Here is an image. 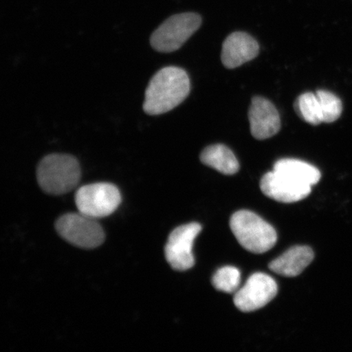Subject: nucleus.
Segmentation results:
<instances>
[{
	"instance_id": "obj_1",
	"label": "nucleus",
	"mask_w": 352,
	"mask_h": 352,
	"mask_svg": "<svg viewBox=\"0 0 352 352\" xmlns=\"http://www.w3.org/2000/svg\"><path fill=\"white\" fill-rule=\"evenodd\" d=\"M190 91V80L182 68L165 67L155 74L145 91L143 105L149 116H160L182 104Z\"/></svg>"
},
{
	"instance_id": "obj_2",
	"label": "nucleus",
	"mask_w": 352,
	"mask_h": 352,
	"mask_svg": "<svg viewBox=\"0 0 352 352\" xmlns=\"http://www.w3.org/2000/svg\"><path fill=\"white\" fill-rule=\"evenodd\" d=\"M80 178L78 160L68 154H50L43 157L38 166V186L48 195H63L72 191Z\"/></svg>"
},
{
	"instance_id": "obj_3",
	"label": "nucleus",
	"mask_w": 352,
	"mask_h": 352,
	"mask_svg": "<svg viewBox=\"0 0 352 352\" xmlns=\"http://www.w3.org/2000/svg\"><path fill=\"white\" fill-rule=\"evenodd\" d=\"M230 228L242 248L250 252L263 254L276 243L274 228L252 211H237L231 217Z\"/></svg>"
},
{
	"instance_id": "obj_4",
	"label": "nucleus",
	"mask_w": 352,
	"mask_h": 352,
	"mask_svg": "<svg viewBox=\"0 0 352 352\" xmlns=\"http://www.w3.org/2000/svg\"><path fill=\"white\" fill-rule=\"evenodd\" d=\"M201 25V17L195 12L171 16L152 34L151 46L160 52L178 50L200 28Z\"/></svg>"
},
{
	"instance_id": "obj_5",
	"label": "nucleus",
	"mask_w": 352,
	"mask_h": 352,
	"mask_svg": "<svg viewBox=\"0 0 352 352\" xmlns=\"http://www.w3.org/2000/svg\"><path fill=\"white\" fill-rule=\"evenodd\" d=\"M63 239L82 249H95L103 244L104 232L96 219L80 212L64 214L56 223Z\"/></svg>"
},
{
	"instance_id": "obj_6",
	"label": "nucleus",
	"mask_w": 352,
	"mask_h": 352,
	"mask_svg": "<svg viewBox=\"0 0 352 352\" xmlns=\"http://www.w3.org/2000/svg\"><path fill=\"white\" fill-rule=\"evenodd\" d=\"M122 197L111 184L96 183L78 189L76 204L78 212L98 219L112 214L120 206Z\"/></svg>"
},
{
	"instance_id": "obj_7",
	"label": "nucleus",
	"mask_w": 352,
	"mask_h": 352,
	"mask_svg": "<svg viewBox=\"0 0 352 352\" xmlns=\"http://www.w3.org/2000/svg\"><path fill=\"white\" fill-rule=\"evenodd\" d=\"M201 230V224L191 223L179 226L170 233L165 246V256L173 270L182 272L195 266L192 245Z\"/></svg>"
},
{
	"instance_id": "obj_8",
	"label": "nucleus",
	"mask_w": 352,
	"mask_h": 352,
	"mask_svg": "<svg viewBox=\"0 0 352 352\" xmlns=\"http://www.w3.org/2000/svg\"><path fill=\"white\" fill-rule=\"evenodd\" d=\"M278 292L274 278L264 274H253L235 293L233 302L243 312H252L265 307Z\"/></svg>"
},
{
	"instance_id": "obj_9",
	"label": "nucleus",
	"mask_w": 352,
	"mask_h": 352,
	"mask_svg": "<svg viewBox=\"0 0 352 352\" xmlns=\"http://www.w3.org/2000/svg\"><path fill=\"white\" fill-rule=\"evenodd\" d=\"M261 188L264 195L283 204L305 199L311 192V186L294 182L275 170L263 176Z\"/></svg>"
},
{
	"instance_id": "obj_10",
	"label": "nucleus",
	"mask_w": 352,
	"mask_h": 352,
	"mask_svg": "<svg viewBox=\"0 0 352 352\" xmlns=\"http://www.w3.org/2000/svg\"><path fill=\"white\" fill-rule=\"evenodd\" d=\"M249 121L254 138L259 140L272 138L280 129V118L274 104L261 96L252 99Z\"/></svg>"
},
{
	"instance_id": "obj_11",
	"label": "nucleus",
	"mask_w": 352,
	"mask_h": 352,
	"mask_svg": "<svg viewBox=\"0 0 352 352\" xmlns=\"http://www.w3.org/2000/svg\"><path fill=\"white\" fill-rule=\"evenodd\" d=\"M259 46L255 39L245 32H234L223 42L221 60L228 69H235L255 58Z\"/></svg>"
},
{
	"instance_id": "obj_12",
	"label": "nucleus",
	"mask_w": 352,
	"mask_h": 352,
	"mask_svg": "<svg viewBox=\"0 0 352 352\" xmlns=\"http://www.w3.org/2000/svg\"><path fill=\"white\" fill-rule=\"evenodd\" d=\"M314 252L308 246H294L270 264L275 274L294 277L300 275L305 268L314 261Z\"/></svg>"
},
{
	"instance_id": "obj_13",
	"label": "nucleus",
	"mask_w": 352,
	"mask_h": 352,
	"mask_svg": "<svg viewBox=\"0 0 352 352\" xmlns=\"http://www.w3.org/2000/svg\"><path fill=\"white\" fill-rule=\"evenodd\" d=\"M200 160L204 165L227 175H234L239 170V162L230 148L223 144H214L201 152Z\"/></svg>"
},
{
	"instance_id": "obj_14",
	"label": "nucleus",
	"mask_w": 352,
	"mask_h": 352,
	"mask_svg": "<svg viewBox=\"0 0 352 352\" xmlns=\"http://www.w3.org/2000/svg\"><path fill=\"white\" fill-rule=\"evenodd\" d=\"M274 170L298 183L315 186L320 182L321 174L314 166L297 160H280L274 165Z\"/></svg>"
},
{
	"instance_id": "obj_15",
	"label": "nucleus",
	"mask_w": 352,
	"mask_h": 352,
	"mask_svg": "<svg viewBox=\"0 0 352 352\" xmlns=\"http://www.w3.org/2000/svg\"><path fill=\"white\" fill-rule=\"evenodd\" d=\"M294 109L298 116L311 125L316 126L323 122L322 111L318 95L312 92H305L298 96Z\"/></svg>"
},
{
	"instance_id": "obj_16",
	"label": "nucleus",
	"mask_w": 352,
	"mask_h": 352,
	"mask_svg": "<svg viewBox=\"0 0 352 352\" xmlns=\"http://www.w3.org/2000/svg\"><path fill=\"white\" fill-rule=\"evenodd\" d=\"M241 283L240 271L234 267L220 268L213 276L214 289L227 294H234L239 289Z\"/></svg>"
},
{
	"instance_id": "obj_17",
	"label": "nucleus",
	"mask_w": 352,
	"mask_h": 352,
	"mask_svg": "<svg viewBox=\"0 0 352 352\" xmlns=\"http://www.w3.org/2000/svg\"><path fill=\"white\" fill-rule=\"evenodd\" d=\"M316 94L320 100L323 122L330 123L338 120L342 111L341 100L332 92L325 90H318Z\"/></svg>"
}]
</instances>
